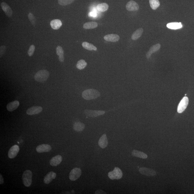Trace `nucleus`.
I'll list each match as a JSON object with an SVG mask.
<instances>
[{"mask_svg":"<svg viewBox=\"0 0 194 194\" xmlns=\"http://www.w3.org/2000/svg\"><path fill=\"white\" fill-rule=\"evenodd\" d=\"M100 93L94 89H88L82 92V97L86 100L95 99L100 96Z\"/></svg>","mask_w":194,"mask_h":194,"instance_id":"nucleus-1","label":"nucleus"},{"mask_svg":"<svg viewBox=\"0 0 194 194\" xmlns=\"http://www.w3.org/2000/svg\"><path fill=\"white\" fill-rule=\"evenodd\" d=\"M49 76V73L46 70H41L39 71L34 76L35 80L36 81L43 82L46 81Z\"/></svg>","mask_w":194,"mask_h":194,"instance_id":"nucleus-2","label":"nucleus"},{"mask_svg":"<svg viewBox=\"0 0 194 194\" xmlns=\"http://www.w3.org/2000/svg\"><path fill=\"white\" fill-rule=\"evenodd\" d=\"M32 174L31 171L27 170L24 172L23 175V184L26 187L31 186L32 182Z\"/></svg>","mask_w":194,"mask_h":194,"instance_id":"nucleus-3","label":"nucleus"},{"mask_svg":"<svg viewBox=\"0 0 194 194\" xmlns=\"http://www.w3.org/2000/svg\"><path fill=\"white\" fill-rule=\"evenodd\" d=\"M108 175L111 179H119L122 178L123 173L119 168L115 167L113 171L109 172Z\"/></svg>","mask_w":194,"mask_h":194,"instance_id":"nucleus-4","label":"nucleus"},{"mask_svg":"<svg viewBox=\"0 0 194 194\" xmlns=\"http://www.w3.org/2000/svg\"><path fill=\"white\" fill-rule=\"evenodd\" d=\"M81 174V170L80 168H74L70 172L69 174V178L72 181H75L80 178Z\"/></svg>","mask_w":194,"mask_h":194,"instance_id":"nucleus-5","label":"nucleus"},{"mask_svg":"<svg viewBox=\"0 0 194 194\" xmlns=\"http://www.w3.org/2000/svg\"><path fill=\"white\" fill-rule=\"evenodd\" d=\"M188 99L186 97H184L180 101L179 104L178 106L177 111L179 113H181L183 112L186 108L188 104Z\"/></svg>","mask_w":194,"mask_h":194,"instance_id":"nucleus-6","label":"nucleus"},{"mask_svg":"<svg viewBox=\"0 0 194 194\" xmlns=\"http://www.w3.org/2000/svg\"><path fill=\"white\" fill-rule=\"evenodd\" d=\"M142 174L148 177H152L156 175V172L153 169L145 167L141 168L139 170Z\"/></svg>","mask_w":194,"mask_h":194,"instance_id":"nucleus-7","label":"nucleus"},{"mask_svg":"<svg viewBox=\"0 0 194 194\" xmlns=\"http://www.w3.org/2000/svg\"><path fill=\"white\" fill-rule=\"evenodd\" d=\"M20 151L19 146L15 145L10 148L8 153V156L10 158H14L17 156Z\"/></svg>","mask_w":194,"mask_h":194,"instance_id":"nucleus-8","label":"nucleus"},{"mask_svg":"<svg viewBox=\"0 0 194 194\" xmlns=\"http://www.w3.org/2000/svg\"><path fill=\"white\" fill-rule=\"evenodd\" d=\"M43 110V108L40 106H33L29 108L26 112V113L28 115H33L40 113Z\"/></svg>","mask_w":194,"mask_h":194,"instance_id":"nucleus-9","label":"nucleus"},{"mask_svg":"<svg viewBox=\"0 0 194 194\" xmlns=\"http://www.w3.org/2000/svg\"><path fill=\"white\" fill-rule=\"evenodd\" d=\"M1 6L6 16L8 17H11L12 16L13 12L9 5L3 2L1 3Z\"/></svg>","mask_w":194,"mask_h":194,"instance_id":"nucleus-10","label":"nucleus"},{"mask_svg":"<svg viewBox=\"0 0 194 194\" xmlns=\"http://www.w3.org/2000/svg\"><path fill=\"white\" fill-rule=\"evenodd\" d=\"M126 9L128 11H136L139 9V5L135 1H131L128 2L126 5Z\"/></svg>","mask_w":194,"mask_h":194,"instance_id":"nucleus-11","label":"nucleus"},{"mask_svg":"<svg viewBox=\"0 0 194 194\" xmlns=\"http://www.w3.org/2000/svg\"><path fill=\"white\" fill-rule=\"evenodd\" d=\"M86 115L92 117H96L97 116L102 115L105 113V112L103 111L92 110H86L85 112Z\"/></svg>","mask_w":194,"mask_h":194,"instance_id":"nucleus-12","label":"nucleus"},{"mask_svg":"<svg viewBox=\"0 0 194 194\" xmlns=\"http://www.w3.org/2000/svg\"><path fill=\"white\" fill-rule=\"evenodd\" d=\"M52 147L50 145L46 144L40 145L37 147L36 151L38 153L48 152L51 150Z\"/></svg>","mask_w":194,"mask_h":194,"instance_id":"nucleus-13","label":"nucleus"},{"mask_svg":"<svg viewBox=\"0 0 194 194\" xmlns=\"http://www.w3.org/2000/svg\"><path fill=\"white\" fill-rule=\"evenodd\" d=\"M57 176L56 174L53 171H50L46 175L44 178V182L45 184H49L53 179H55Z\"/></svg>","mask_w":194,"mask_h":194,"instance_id":"nucleus-14","label":"nucleus"},{"mask_svg":"<svg viewBox=\"0 0 194 194\" xmlns=\"http://www.w3.org/2000/svg\"><path fill=\"white\" fill-rule=\"evenodd\" d=\"M62 161V156L60 155H57L56 156L54 157L50 160V165L52 166H57L60 164Z\"/></svg>","mask_w":194,"mask_h":194,"instance_id":"nucleus-15","label":"nucleus"},{"mask_svg":"<svg viewBox=\"0 0 194 194\" xmlns=\"http://www.w3.org/2000/svg\"><path fill=\"white\" fill-rule=\"evenodd\" d=\"M20 105V102L17 100L10 102L7 106V108L9 112H12L17 108Z\"/></svg>","mask_w":194,"mask_h":194,"instance_id":"nucleus-16","label":"nucleus"},{"mask_svg":"<svg viewBox=\"0 0 194 194\" xmlns=\"http://www.w3.org/2000/svg\"><path fill=\"white\" fill-rule=\"evenodd\" d=\"M98 144L100 147L102 148H105L108 146V141L105 134L103 135L100 138Z\"/></svg>","mask_w":194,"mask_h":194,"instance_id":"nucleus-17","label":"nucleus"},{"mask_svg":"<svg viewBox=\"0 0 194 194\" xmlns=\"http://www.w3.org/2000/svg\"><path fill=\"white\" fill-rule=\"evenodd\" d=\"M104 39L107 41L116 42L119 41L120 37L117 35L111 34L106 35L104 37Z\"/></svg>","mask_w":194,"mask_h":194,"instance_id":"nucleus-18","label":"nucleus"},{"mask_svg":"<svg viewBox=\"0 0 194 194\" xmlns=\"http://www.w3.org/2000/svg\"><path fill=\"white\" fill-rule=\"evenodd\" d=\"M62 23L60 20L55 19L50 22V25L52 28L54 30H58L62 26Z\"/></svg>","mask_w":194,"mask_h":194,"instance_id":"nucleus-19","label":"nucleus"},{"mask_svg":"<svg viewBox=\"0 0 194 194\" xmlns=\"http://www.w3.org/2000/svg\"><path fill=\"white\" fill-rule=\"evenodd\" d=\"M160 47H161V45L159 44H156L153 45V46L151 47L149 51L146 54V57L147 58H149L152 54L158 51L160 49Z\"/></svg>","mask_w":194,"mask_h":194,"instance_id":"nucleus-20","label":"nucleus"},{"mask_svg":"<svg viewBox=\"0 0 194 194\" xmlns=\"http://www.w3.org/2000/svg\"><path fill=\"white\" fill-rule=\"evenodd\" d=\"M167 27L169 29L177 30L183 27L181 23H168L166 25Z\"/></svg>","mask_w":194,"mask_h":194,"instance_id":"nucleus-21","label":"nucleus"},{"mask_svg":"<svg viewBox=\"0 0 194 194\" xmlns=\"http://www.w3.org/2000/svg\"><path fill=\"white\" fill-rule=\"evenodd\" d=\"M143 32V30L142 28H138L133 33L132 36V39L134 40L138 39L142 35Z\"/></svg>","mask_w":194,"mask_h":194,"instance_id":"nucleus-22","label":"nucleus"},{"mask_svg":"<svg viewBox=\"0 0 194 194\" xmlns=\"http://www.w3.org/2000/svg\"><path fill=\"white\" fill-rule=\"evenodd\" d=\"M98 26V24L95 22H89L86 23L83 25V28L85 29H90L95 28Z\"/></svg>","mask_w":194,"mask_h":194,"instance_id":"nucleus-23","label":"nucleus"},{"mask_svg":"<svg viewBox=\"0 0 194 194\" xmlns=\"http://www.w3.org/2000/svg\"><path fill=\"white\" fill-rule=\"evenodd\" d=\"M132 154L133 156L141 158H147V155L146 153L140 151L134 150L132 152Z\"/></svg>","mask_w":194,"mask_h":194,"instance_id":"nucleus-24","label":"nucleus"},{"mask_svg":"<svg viewBox=\"0 0 194 194\" xmlns=\"http://www.w3.org/2000/svg\"><path fill=\"white\" fill-rule=\"evenodd\" d=\"M85 128V125L83 123L76 122L73 125V129L75 131L81 132L84 130Z\"/></svg>","mask_w":194,"mask_h":194,"instance_id":"nucleus-25","label":"nucleus"},{"mask_svg":"<svg viewBox=\"0 0 194 194\" xmlns=\"http://www.w3.org/2000/svg\"><path fill=\"white\" fill-rule=\"evenodd\" d=\"M82 46L84 48L89 50H97V47L94 46L92 44L89 43L87 42H84L82 44Z\"/></svg>","mask_w":194,"mask_h":194,"instance_id":"nucleus-26","label":"nucleus"},{"mask_svg":"<svg viewBox=\"0 0 194 194\" xmlns=\"http://www.w3.org/2000/svg\"><path fill=\"white\" fill-rule=\"evenodd\" d=\"M109 6L107 3H102L98 4L97 6V9L99 11L104 12L107 11L108 9Z\"/></svg>","mask_w":194,"mask_h":194,"instance_id":"nucleus-27","label":"nucleus"},{"mask_svg":"<svg viewBox=\"0 0 194 194\" xmlns=\"http://www.w3.org/2000/svg\"><path fill=\"white\" fill-rule=\"evenodd\" d=\"M150 6L152 9L156 10L159 7L160 3L158 0H149Z\"/></svg>","mask_w":194,"mask_h":194,"instance_id":"nucleus-28","label":"nucleus"},{"mask_svg":"<svg viewBox=\"0 0 194 194\" xmlns=\"http://www.w3.org/2000/svg\"><path fill=\"white\" fill-rule=\"evenodd\" d=\"M87 63L84 60H80L78 62L76 65L77 68L79 70H82L85 68Z\"/></svg>","mask_w":194,"mask_h":194,"instance_id":"nucleus-29","label":"nucleus"},{"mask_svg":"<svg viewBox=\"0 0 194 194\" xmlns=\"http://www.w3.org/2000/svg\"><path fill=\"white\" fill-rule=\"evenodd\" d=\"M75 0H58L59 4L61 6H66V5L71 4Z\"/></svg>","mask_w":194,"mask_h":194,"instance_id":"nucleus-30","label":"nucleus"},{"mask_svg":"<svg viewBox=\"0 0 194 194\" xmlns=\"http://www.w3.org/2000/svg\"><path fill=\"white\" fill-rule=\"evenodd\" d=\"M28 19H29L30 22H31L32 25H36V20L34 15L33 14H32L31 13H30L28 15Z\"/></svg>","mask_w":194,"mask_h":194,"instance_id":"nucleus-31","label":"nucleus"},{"mask_svg":"<svg viewBox=\"0 0 194 194\" xmlns=\"http://www.w3.org/2000/svg\"><path fill=\"white\" fill-rule=\"evenodd\" d=\"M56 53L59 56L64 55V50L61 47H57L56 48Z\"/></svg>","mask_w":194,"mask_h":194,"instance_id":"nucleus-32","label":"nucleus"},{"mask_svg":"<svg viewBox=\"0 0 194 194\" xmlns=\"http://www.w3.org/2000/svg\"><path fill=\"white\" fill-rule=\"evenodd\" d=\"M35 48L34 45H32L30 47L28 51V54L30 57H31L33 55L35 51Z\"/></svg>","mask_w":194,"mask_h":194,"instance_id":"nucleus-33","label":"nucleus"},{"mask_svg":"<svg viewBox=\"0 0 194 194\" xmlns=\"http://www.w3.org/2000/svg\"><path fill=\"white\" fill-rule=\"evenodd\" d=\"M6 50V47L4 46V45L1 46V47H0V57H1V58L2 57L3 55L5 54Z\"/></svg>","mask_w":194,"mask_h":194,"instance_id":"nucleus-34","label":"nucleus"},{"mask_svg":"<svg viewBox=\"0 0 194 194\" xmlns=\"http://www.w3.org/2000/svg\"><path fill=\"white\" fill-rule=\"evenodd\" d=\"M89 16L93 17H95L97 16V13L95 11H92L90 12L89 14Z\"/></svg>","mask_w":194,"mask_h":194,"instance_id":"nucleus-35","label":"nucleus"},{"mask_svg":"<svg viewBox=\"0 0 194 194\" xmlns=\"http://www.w3.org/2000/svg\"><path fill=\"white\" fill-rule=\"evenodd\" d=\"M4 183V179H3L2 175L1 174H0V184L3 185Z\"/></svg>","mask_w":194,"mask_h":194,"instance_id":"nucleus-36","label":"nucleus"},{"mask_svg":"<svg viewBox=\"0 0 194 194\" xmlns=\"http://www.w3.org/2000/svg\"><path fill=\"white\" fill-rule=\"evenodd\" d=\"M105 192L102 190H98L95 192V194H106Z\"/></svg>","mask_w":194,"mask_h":194,"instance_id":"nucleus-37","label":"nucleus"}]
</instances>
